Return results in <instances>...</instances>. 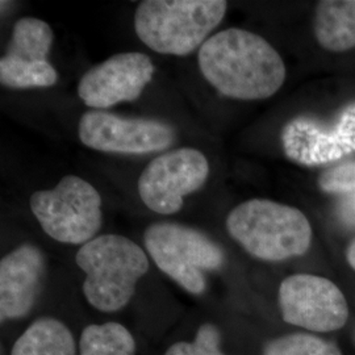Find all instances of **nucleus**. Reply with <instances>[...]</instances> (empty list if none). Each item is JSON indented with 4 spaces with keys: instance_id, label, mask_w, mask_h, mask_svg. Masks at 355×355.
I'll list each match as a JSON object with an SVG mask.
<instances>
[{
    "instance_id": "1",
    "label": "nucleus",
    "mask_w": 355,
    "mask_h": 355,
    "mask_svg": "<svg viewBox=\"0 0 355 355\" xmlns=\"http://www.w3.org/2000/svg\"><path fill=\"white\" fill-rule=\"evenodd\" d=\"M204 79L220 94L239 101H263L279 91L286 64L265 38L228 28L208 38L198 54Z\"/></svg>"
},
{
    "instance_id": "2",
    "label": "nucleus",
    "mask_w": 355,
    "mask_h": 355,
    "mask_svg": "<svg viewBox=\"0 0 355 355\" xmlns=\"http://www.w3.org/2000/svg\"><path fill=\"white\" fill-rule=\"evenodd\" d=\"M76 262L86 275V300L104 313L124 309L135 296L139 280L149 271L144 249L119 234H103L82 245Z\"/></svg>"
},
{
    "instance_id": "3",
    "label": "nucleus",
    "mask_w": 355,
    "mask_h": 355,
    "mask_svg": "<svg viewBox=\"0 0 355 355\" xmlns=\"http://www.w3.org/2000/svg\"><path fill=\"white\" fill-rule=\"evenodd\" d=\"M227 230L245 252L265 262L304 255L312 243V227L297 208L267 199H252L234 207Z\"/></svg>"
},
{
    "instance_id": "4",
    "label": "nucleus",
    "mask_w": 355,
    "mask_h": 355,
    "mask_svg": "<svg viewBox=\"0 0 355 355\" xmlns=\"http://www.w3.org/2000/svg\"><path fill=\"white\" fill-rule=\"evenodd\" d=\"M227 8L224 0H145L135 12V31L152 51L182 57L202 48Z\"/></svg>"
},
{
    "instance_id": "5",
    "label": "nucleus",
    "mask_w": 355,
    "mask_h": 355,
    "mask_svg": "<svg viewBox=\"0 0 355 355\" xmlns=\"http://www.w3.org/2000/svg\"><path fill=\"white\" fill-rule=\"evenodd\" d=\"M144 242L155 266L192 295L205 291V271L218 270L225 262V254L214 240L180 224H153L145 230Z\"/></svg>"
},
{
    "instance_id": "6",
    "label": "nucleus",
    "mask_w": 355,
    "mask_h": 355,
    "mask_svg": "<svg viewBox=\"0 0 355 355\" xmlns=\"http://www.w3.org/2000/svg\"><path fill=\"white\" fill-rule=\"evenodd\" d=\"M29 207L54 241L85 245L102 228V196L87 180L64 175L51 190L36 191Z\"/></svg>"
},
{
    "instance_id": "7",
    "label": "nucleus",
    "mask_w": 355,
    "mask_h": 355,
    "mask_svg": "<svg viewBox=\"0 0 355 355\" xmlns=\"http://www.w3.org/2000/svg\"><path fill=\"white\" fill-rule=\"evenodd\" d=\"M209 175V164L203 153L180 148L155 157L139 178L142 203L158 215H174L184 198L200 190Z\"/></svg>"
},
{
    "instance_id": "8",
    "label": "nucleus",
    "mask_w": 355,
    "mask_h": 355,
    "mask_svg": "<svg viewBox=\"0 0 355 355\" xmlns=\"http://www.w3.org/2000/svg\"><path fill=\"white\" fill-rule=\"evenodd\" d=\"M283 320L309 331L341 329L349 318L343 291L331 280L312 274H293L280 283L278 292Z\"/></svg>"
},
{
    "instance_id": "9",
    "label": "nucleus",
    "mask_w": 355,
    "mask_h": 355,
    "mask_svg": "<svg viewBox=\"0 0 355 355\" xmlns=\"http://www.w3.org/2000/svg\"><path fill=\"white\" fill-rule=\"evenodd\" d=\"M78 136L85 146L98 152L140 155L170 148L175 129L154 119L89 111L79 120Z\"/></svg>"
},
{
    "instance_id": "10",
    "label": "nucleus",
    "mask_w": 355,
    "mask_h": 355,
    "mask_svg": "<svg viewBox=\"0 0 355 355\" xmlns=\"http://www.w3.org/2000/svg\"><path fill=\"white\" fill-rule=\"evenodd\" d=\"M284 154L297 165L334 164L355 153V102L343 107L331 124L299 116L282 130Z\"/></svg>"
},
{
    "instance_id": "11",
    "label": "nucleus",
    "mask_w": 355,
    "mask_h": 355,
    "mask_svg": "<svg viewBox=\"0 0 355 355\" xmlns=\"http://www.w3.org/2000/svg\"><path fill=\"white\" fill-rule=\"evenodd\" d=\"M154 73L155 66L149 55L137 51L119 53L83 74L78 83V95L94 110L135 102L152 82Z\"/></svg>"
},
{
    "instance_id": "12",
    "label": "nucleus",
    "mask_w": 355,
    "mask_h": 355,
    "mask_svg": "<svg viewBox=\"0 0 355 355\" xmlns=\"http://www.w3.org/2000/svg\"><path fill=\"white\" fill-rule=\"evenodd\" d=\"M46 274L45 255L33 245H21L0 261L1 321L26 318L37 302Z\"/></svg>"
},
{
    "instance_id": "13",
    "label": "nucleus",
    "mask_w": 355,
    "mask_h": 355,
    "mask_svg": "<svg viewBox=\"0 0 355 355\" xmlns=\"http://www.w3.org/2000/svg\"><path fill=\"white\" fill-rule=\"evenodd\" d=\"M315 35L325 51H350L355 48V0L318 1Z\"/></svg>"
},
{
    "instance_id": "14",
    "label": "nucleus",
    "mask_w": 355,
    "mask_h": 355,
    "mask_svg": "<svg viewBox=\"0 0 355 355\" xmlns=\"http://www.w3.org/2000/svg\"><path fill=\"white\" fill-rule=\"evenodd\" d=\"M11 355H76V338L62 321L38 318L15 341Z\"/></svg>"
},
{
    "instance_id": "15",
    "label": "nucleus",
    "mask_w": 355,
    "mask_h": 355,
    "mask_svg": "<svg viewBox=\"0 0 355 355\" xmlns=\"http://www.w3.org/2000/svg\"><path fill=\"white\" fill-rule=\"evenodd\" d=\"M53 41L54 33L48 23L37 17H21L13 26L4 55L26 62L48 61Z\"/></svg>"
},
{
    "instance_id": "16",
    "label": "nucleus",
    "mask_w": 355,
    "mask_h": 355,
    "mask_svg": "<svg viewBox=\"0 0 355 355\" xmlns=\"http://www.w3.org/2000/svg\"><path fill=\"white\" fill-rule=\"evenodd\" d=\"M79 355H136V341L119 322L92 324L80 334Z\"/></svg>"
},
{
    "instance_id": "17",
    "label": "nucleus",
    "mask_w": 355,
    "mask_h": 355,
    "mask_svg": "<svg viewBox=\"0 0 355 355\" xmlns=\"http://www.w3.org/2000/svg\"><path fill=\"white\" fill-rule=\"evenodd\" d=\"M0 82L8 89H48L58 82V73L49 61L26 62L3 55Z\"/></svg>"
},
{
    "instance_id": "18",
    "label": "nucleus",
    "mask_w": 355,
    "mask_h": 355,
    "mask_svg": "<svg viewBox=\"0 0 355 355\" xmlns=\"http://www.w3.org/2000/svg\"><path fill=\"white\" fill-rule=\"evenodd\" d=\"M262 355H343L331 341L309 333H291L266 343Z\"/></svg>"
},
{
    "instance_id": "19",
    "label": "nucleus",
    "mask_w": 355,
    "mask_h": 355,
    "mask_svg": "<svg viewBox=\"0 0 355 355\" xmlns=\"http://www.w3.org/2000/svg\"><path fill=\"white\" fill-rule=\"evenodd\" d=\"M164 355H225L221 350V333L214 324H203L192 341L173 343Z\"/></svg>"
},
{
    "instance_id": "20",
    "label": "nucleus",
    "mask_w": 355,
    "mask_h": 355,
    "mask_svg": "<svg viewBox=\"0 0 355 355\" xmlns=\"http://www.w3.org/2000/svg\"><path fill=\"white\" fill-rule=\"evenodd\" d=\"M318 187L330 195L355 193V161L333 166L318 178Z\"/></svg>"
},
{
    "instance_id": "21",
    "label": "nucleus",
    "mask_w": 355,
    "mask_h": 355,
    "mask_svg": "<svg viewBox=\"0 0 355 355\" xmlns=\"http://www.w3.org/2000/svg\"><path fill=\"white\" fill-rule=\"evenodd\" d=\"M338 212L346 224L355 225V193L345 196L343 203L338 207Z\"/></svg>"
},
{
    "instance_id": "22",
    "label": "nucleus",
    "mask_w": 355,
    "mask_h": 355,
    "mask_svg": "<svg viewBox=\"0 0 355 355\" xmlns=\"http://www.w3.org/2000/svg\"><path fill=\"white\" fill-rule=\"evenodd\" d=\"M346 259H347L349 265L355 271V239L349 243V246L346 249Z\"/></svg>"
}]
</instances>
